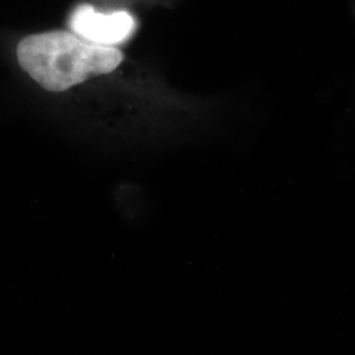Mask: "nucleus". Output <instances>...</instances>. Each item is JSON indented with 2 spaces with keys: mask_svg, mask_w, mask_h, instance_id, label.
Segmentation results:
<instances>
[{
  "mask_svg": "<svg viewBox=\"0 0 355 355\" xmlns=\"http://www.w3.org/2000/svg\"><path fill=\"white\" fill-rule=\"evenodd\" d=\"M69 26L76 36L89 42L114 46L135 33L136 21L125 11L102 13L89 4H82L71 13Z\"/></svg>",
  "mask_w": 355,
  "mask_h": 355,
  "instance_id": "obj_2",
  "label": "nucleus"
},
{
  "mask_svg": "<svg viewBox=\"0 0 355 355\" xmlns=\"http://www.w3.org/2000/svg\"><path fill=\"white\" fill-rule=\"evenodd\" d=\"M17 60L41 87L62 92L92 76L114 71L124 55L114 46L92 44L76 33L55 31L21 40Z\"/></svg>",
  "mask_w": 355,
  "mask_h": 355,
  "instance_id": "obj_1",
  "label": "nucleus"
}]
</instances>
